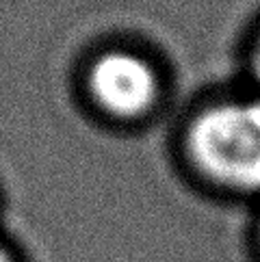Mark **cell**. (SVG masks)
<instances>
[{
  "label": "cell",
  "mask_w": 260,
  "mask_h": 262,
  "mask_svg": "<svg viewBox=\"0 0 260 262\" xmlns=\"http://www.w3.org/2000/svg\"><path fill=\"white\" fill-rule=\"evenodd\" d=\"M89 93L109 115L133 119L152 108L159 96V80L143 57L126 50H111L91 65Z\"/></svg>",
  "instance_id": "cell-2"
},
{
  "label": "cell",
  "mask_w": 260,
  "mask_h": 262,
  "mask_svg": "<svg viewBox=\"0 0 260 262\" xmlns=\"http://www.w3.org/2000/svg\"><path fill=\"white\" fill-rule=\"evenodd\" d=\"M254 74L260 82V41H258V48H256V54H254Z\"/></svg>",
  "instance_id": "cell-3"
},
{
  "label": "cell",
  "mask_w": 260,
  "mask_h": 262,
  "mask_svg": "<svg viewBox=\"0 0 260 262\" xmlns=\"http://www.w3.org/2000/svg\"><path fill=\"white\" fill-rule=\"evenodd\" d=\"M0 262H17L15 258H13V254L9 249H5L3 245H0Z\"/></svg>",
  "instance_id": "cell-4"
},
{
  "label": "cell",
  "mask_w": 260,
  "mask_h": 262,
  "mask_svg": "<svg viewBox=\"0 0 260 262\" xmlns=\"http://www.w3.org/2000/svg\"><path fill=\"white\" fill-rule=\"evenodd\" d=\"M189 152L219 186L260 193V100H232L204 111L189 130Z\"/></svg>",
  "instance_id": "cell-1"
}]
</instances>
